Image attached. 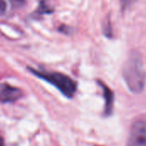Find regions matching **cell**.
Segmentation results:
<instances>
[{"instance_id":"obj_1","label":"cell","mask_w":146,"mask_h":146,"mask_svg":"<svg viewBox=\"0 0 146 146\" xmlns=\"http://www.w3.org/2000/svg\"><path fill=\"white\" fill-rule=\"evenodd\" d=\"M123 78L131 92L134 94L141 93L146 82V73L141 55L131 52L123 67Z\"/></svg>"},{"instance_id":"obj_2","label":"cell","mask_w":146,"mask_h":146,"mask_svg":"<svg viewBox=\"0 0 146 146\" xmlns=\"http://www.w3.org/2000/svg\"><path fill=\"white\" fill-rule=\"evenodd\" d=\"M37 77L55 86L64 96L71 98L77 91V83L70 77L59 72H45L35 69H29Z\"/></svg>"},{"instance_id":"obj_3","label":"cell","mask_w":146,"mask_h":146,"mask_svg":"<svg viewBox=\"0 0 146 146\" xmlns=\"http://www.w3.org/2000/svg\"><path fill=\"white\" fill-rule=\"evenodd\" d=\"M127 146H146V122L136 120L131 126Z\"/></svg>"},{"instance_id":"obj_4","label":"cell","mask_w":146,"mask_h":146,"mask_svg":"<svg viewBox=\"0 0 146 146\" xmlns=\"http://www.w3.org/2000/svg\"><path fill=\"white\" fill-rule=\"evenodd\" d=\"M23 92L20 89L8 84H0V102L3 103L14 102L20 99Z\"/></svg>"},{"instance_id":"obj_5","label":"cell","mask_w":146,"mask_h":146,"mask_svg":"<svg viewBox=\"0 0 146 146\" xmlns=\"http://www.w3.org/2000/svg\"><path fill=\"white\" fill-rule=\"evenodd\" d=\"M100 85L102 86V88L103 90V94H104V97H105V115L109 116L113 112V99H114L113 93L103 83H100Z\"/></svg>"},{"instance_id":"obj_6","label":"cell","mask_w":146,"mask_h":146,"mask_svg":"<svg viewBox=\"0 0 146 146\" xmlns=\"http://www.w3.org/2000/svg\"><path fill=\"white\" fill-rule=\"evenodd\" d=\"M39 12L40 13H49V12H52V10L46 5L44 0H43V1H41L40 4Z\"/></svg>"},{"instance_id":"obj_7","label":"cell","mask_w":146,"mask_h":146,"mask_svg":"<svg viewBox=\"0 0 146 146\" xmlns=\"http://www.w3.org/2000/svg\"><path fill=\"white\" fill-rule=\"evenodd\" d=\"M134 1H135V0H120V4H121L122 9H123V10L126 9V8L129 7L131 5H132Z\"/></svg>"},{"instance_id":"obj_8","label":"cell","mask_w":146,"mask_h":146,"mask_svg":"<svg viewBox=\"0 0 146 146\" xmlns=\"http://www.w3.org/2000/svg\"><path fill=\"white\" fill-rule=\"evenodd\" d=\"M6 8H7L6 2L5 0H0V16H2L5 13Z\"/></svg>"},{"instance_id":"obj_9","label":"cell","mask_w":146,"mask_h":146,"mask_svg":"<svg viewBox=\"0 0 146 146\" xmlns=\"http://www.w3.org/2000/svg\"><path fill=\"white\" fill-rule=\"evenodd\" d=\"M0 146H5V142H4V139L0 137Z\"/></svg>"},{"instance_id":"obj_10","label":"cell","mask_w":146,"mask_h":146,"mask_svg":"<svg viewBox=\"0 0 146 146\" xmlns=\"http://www.w3.org/2000/svg\"><path fill=\"white\" fill-rule=\"evenodd\" d=\"M15 1L17 2V3H20V4H23L24 2V0H15Z\"/></svg>"}]
</instances>
